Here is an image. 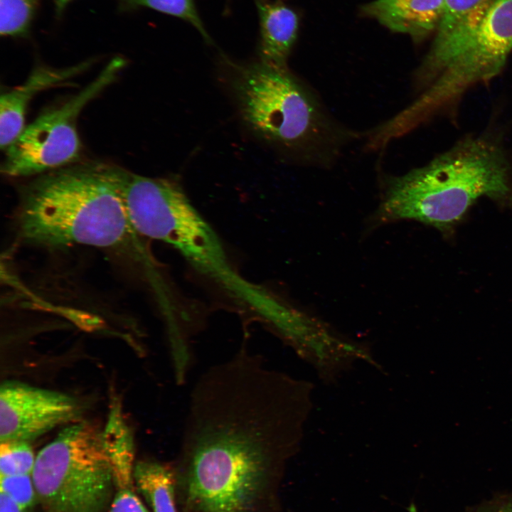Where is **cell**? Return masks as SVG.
I'll use <instances>...</instances> for the list:
<instances>
[{"mask_svg": "<svg viewBox=\"0 0 512 512\" xmlns=\"http://www.w3.org/2000/svg\"><path fill=\"white\" fill-rule=\"evenodd\" d=\"M117 166L75 163L36 176L23 189L17 230L26 244L48 248L82 245L148 262L142 238L122 198Z\"/></svg>", "mask_w": 512, "mask_h": 512, "instance_id": "cell-1", "label": "cell"}, {"mask_svg": "<svg viewBox=\"0 0 512 512\" xmlns=\"http://www.w3.org/2000/svg\"><path fill=\"white\" fill-rule=\"evenodd\" d=\"M181 442L174 466L178 512H279L294 449L242 428Z\"/></svg>", "mask_w": 512, "mask_h": 512, "instance_id": "cell-2", "label": "cell"}, {"mask_svg": "<svg viewBox=\"0 0 512 512\" xmlns=\"http://www.w3.org/2000/svg\"><path fill=\"white\" fill-rule=\"evenodd\" d=\"M512 195L501 146L489 137L466 138L428 164L391 178L375 216L379 222L413 220L445 230L479 198Z\"/></svg>", "mask_w": 512, "mask_h": 512, "instance_id": "cell-3", "label": "cell"}, {"mask_svg": "<svg viewBox=\"0 0 512 512\" xmlns=\"http://www.w3.org/2000/svg\"><path fill=\"white\" fill-rule=\"evenodd\" d=\"M117 171L128 215L142 237L171 245L247 307L261 301L263 288L247 282L233 269L216 233L176 181L146 177L120 167Z\"/></svg>", "mask_w": 512, "mask_h": 512, "instance_id": "cell-4", "label": "cell"}, {"mask_svg": "<svg viewBox=\"0 0 512 512\" xmlns=\"http://www.w3.org/2000/svg\"><path fill=\"white\" fill-rule=\"evenodd\" d=\"M32 479L45 512H104L114 489L102 430L80 420L37 454Z\"/></svg>", "mask_w": 512, "mask_h": 512, "instance_id": "cell-5", "label": "cell"}, {"mask_svg": "<svg viewBox=\"0 0 512 512\" xmlns=\"http://www.w3.org/2000/svg\"><path fill=\"white\" fill-rule=\"evenodd\" d=\"M230 81L242 119L261 138L299 148L323 137L326 122L317 103L287 67L260 60L235 65Z\"/></svg>", "mask_w": 512, "mask_h": 512, "instance_id": "cell-6", "label": "cell"}, {"mask_svg": "<svg viewBox=\"0 0 512 512\" xmlns=\"http://www.w3.org/2000/svg\"><path fill=\"white\" fill-rule=\"evenodd\" d=\"M113 58L86 87L41 113L5 151L1 172L9 177L36 176L78 162L82 146L77 129L84 107L111 85L124 67Z\"/></svg>", "mask_w": 512, "mask_h": 512, "instance_id": "cell-7", "label": "cell"}, {"mask_svg": "<svg viewBox=\"0 0 512 512\" xmlns=\"http://www.w3.org/2000/svg\"><path fill=\"white\" fill-rule=\"evenodd\" d=\"M512 50V0H497L455 58L412 105L425 118L457 100L471 86L491 80Z\"/></svg>", "mask_w": 512, "mask_h": 512, "instance_id": "cell-8", "label": "cell"}, {"mask_svg": "<svg viewBox=\"0 0 512 512\" xmlns=\"http://www.w3.org/2000/svg\"><path fill=\"white\" fill-rule=\"evenodd\" d=\"M74 396L16 380L0 388V442H29L60 426L82 420Z\"/></svg>", "mask_w": 512, "mask_h": 512, "instance_id": "cell-9", "label": "cell"}, {"mask_svg": "<svg viewBox=\"0 0 512 512\" xmlns=\"http://www.w3.org/2000/svg\"><path fill=\"white\" fill-rule=\"evenodd\" d=\"M497 0H444L431 48L417 73L427 87L463 49Z\"/></svg>", "mask_w": 512, "mask_h": 512, "instance_id": "cell-10", "label": "cell"}, {"mask_svg": "<svg viewBox=\"0 0 512 512\" xmlns=\"http://www.w3.org/2000/svg\"><path fill=\"white\" fill-rule=\"evenodd\" d=\"M85 61L68 68L36 67L23 84L5 92L0 99V144L5 150L25 128L26 110L40 92L63 85L90 66Z\"/></svg>", "mask_w": 512, "mask_h": 512, "instance_id": "cell-11", "label": "cell"}, {"mask_svg": "<svg viewBox=\"0 0 512 512\" xmlns=\"http://www.w3.org/2000/svg\"><path fill=\"white\" fill-rule=\"evenodd\" d=\"M443 9L444 0H374L363 7V12L391 31L420 41L437 30Z\"/></svg>", "mask_w": 512, "mask_h": 512, "instance_id": "cell-12", "label": "cell"}, {"mask_svg": "<svg viewBox=\"0 0 512 512\" xmlns=\"http://www.w3.org/2000/svg\"><path fill=\"white\" fill-rule=\"evenodd\" d=\"M256 4L260 25V60L287 67V59L297 38L298 17L279 1L256 0Z\"/></svg>", "mask_w": 512, "mask_h": 512, "instance_id": "cell-13", "label": "cell"}, {"mask_svg": "<svg viewBox=\"0 0 512 512\" xmlns=\"http://www.w3.org/2000/svg\"><path fill=\"white\" fill-rule=\"evenodd\" d=\"M102 437L112 464L114 489H134L133 434L116 398L112 399Z\"/></svg>", "mask_w": 512, "mask_h": 512, "instance_id": "cell-14", "label": "cell"}, {"mask_svg": "<svg viewBox=\"0 0 512 512\" xmlns=\"http://www.w3.org/2000/svg\"><path fill=\"white\" fill-rule=\"evenodd\" d=\"M134 483L152 512H178L174 466L144 460L134 464Z\"/></svg>", "mask_w": 512, "mask_h": 512, "instance_id": "cell-15", "label": "cell"}, {"mask_svg": "<svg viewBox=\"0 0 512 512\" xmlns=\"http://www.w3.org/2000/svg\"><path fill=\"white\" fill-rule=\"evenodd\" d=\"M39 0H0V33L23 37L30 28Z\"/></svg>", "mask_w": 512, "mask_h": 512, "instance_id": "cell-16", "label": "cell"}, {"mask_svg": "<svg viewBox=\"0 0 512 512\" xmlns=\"http://www.w3.org/2000/svg\"><path fill=\"white\" fill-rule=\"evenodd\" d=\"M123 10L146 7L171 15L191 24L201 35L208 38L202 21L197 12L194 0H118Z\"/></svg>", "mask_w": 512, "mask_h": 512, "instance_id": "cell-17", "label": "cell"}, {"mask_svg": "<svg viewBox=\"0 0 512 512\" xmlns=\"http://www.w3.org/2000/svg\"><path fill=\"white\" fill-rule=\"evenodd\" d=\"M36 458L28 442H1L0 476L31 475Z\"/></svg>", "mask_w": 512, "mask_h": 512, "instance_id": "cell-18", "label": "cell"}, {"mask_svg": "<svg viewBox=\"0 0 512 512\" xmlns=\"http://www.w3.org/2000/svg\"><path fill=\"white\" fill-rule=\"evenodd\" d=\"M0 492L9 496L24 511L32 508L38 498L31 475L0 476Z\"/></svg>", "mask_w": 512, "mask_h": 512, "instance_id": "cell-19", "label": "cell"}, {"mask_svg": "<svg viewBox=\"0 0 512 512\" xmlns=\"http://www.w3.org/2000/svg\"><path fill=\"white\" fill-rule=\"evenodd\" d=\"M109 512H149L134 489L114 491Z\"/></svg>", "mask_w": 512, "mask_h": 512, "instance_id": "cell-20", "label": "cell"}, {"mask_svg": "<svg viewBox=\"0 0 512 512\" xmlns=\"http://www.w3.org/2000/svg\"><path fill=\"white\" fill-rule=\"evenodd\" d=\"M473 512H512V496H496L479 505Z\"/></svg>", "mask_w": 512, "mask_h": 512, "instance_id": "cell-21", "label": "cell"}, {"mask_svg": "<svg viewBox=\"0 0 512 512\" xmlns=\"http://www.w3.org/2000/svg\"><path fill=\"white\" fill-rule=\"evenodd\" d=\"M0 512H25L6 494L0 492Z\"/></svg>", "mask_w": 512, "mask_h": 512, "instance_id": "cell-22", "label": "cell"}, {"mask_svg": "<svg viewBox=\"0 0 512 512\" xmlns=\"http://www.w3.org/2000/svg\"><path fill=\"white\" fill-rule=\"evenodd\" d=\"M70 1L72 0H55L56 12L60 14Z\"/></svg>", "mask_w": 512, "mask_h": 512, "instance_id": "cell-23", "label": "cell"}]
</instances>
